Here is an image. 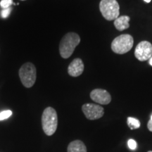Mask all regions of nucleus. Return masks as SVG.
Returning a JSON list of instances; mask_svg holds the SVG:
<instances>
[{"mask_svg":"<svg viewBox=\"0 0 152 152\" xmlns=\"http://www.w3.org/2000/svg\"><path fill=\"white\" fill-rule=\"evenodd\" d=\"M130 20V18L128 16H120L114 20V26L118 30L123 31L130 27V25H129Z\"/></svg>","mask_w":152,"mask_h":152,"instance_id":"10","label":"nucleus"},{"mask_svg":"<svg viewBox=\"0 0 152 152\" xmlns=\"http://www.w3.org/2000/svg\"><path fill=\"white\" fill-rule=\"evenodd\" d=\"M22 1H26V0H22Z\"/></svg>","mask_w":152,"mask_h":152,"instance_id":"22","label":"nucleus"},{"mask_svg":"<svg viewBox=\"0 0 152 152\" xmlns=\"http://www.w3.org/2000/svg\"><path fill=\"white\" fill-rule=\"evenodd\" d=\"M84 64L80 58H75L68 68V73L72 77H78L84 71Z\"/></svg>","mask_w":152,"mask_h":152,"instance_id":"9","label":"nucleus"},{"mask_svg":"<svg viewBox=\"0 0 152 152\" xmlns=\"http://www.w3.org/2000/svg\"><path fill=\"white\" fill-rule=\"evenodd\" d=\"M11 10H12L11 7H9V8L7 9H3L1 11V16L4 18H7L9 16V14H10Z\"/></svg>","mask_w":152,"mask_h":152,"instance_id":"15","label":"nucleus"},{"mask_svg":"<svg viewBox=\"0 0 152 152\" xmlns=\"http://www.w3.org/2000/svg\"><path fill=\"white\" fill-rule=\"evenodd\" d=\"M128 125L131 130L137 129L140 127V122L138 119L132 117L128 118Z\"/></svg>","mask_w":152,"mask_h":152,"instance_id":"12","label":"nucleus"},{"mask_svg":"<svg viewBox=\"0 0 152 152\" xmlns=\"http://www.w3.org/2000/svg\"><path fill=\"white\" fill-rule=\"evenodd\" d=\"M99 9L104 18L107 20H115L119 17L120 6L116 0H102Z\"/></svg>","mask_w":152,"mask_h":152,"instance_id":"4","label":"nucleus"},{"mask_svg":"<svg viewBox=\"0 0 152 152\" xmlns=\"http://www.w3.org/2000/svg\"><path fill=\"white\" fill-rule=\"evenodd\" d=\"M13 4V0H1L0 1V6L2 9H7L11 7Z\"/></svg>","mask_w":152,"mask_h":152,"instance_id":"14","label":"nucleus"},{"mask_svg":"<svg viewBox=\"0 0 152 152\" xmlns=\"http://www.w3.org/2000/svg\"><path fill=\"white\" fill-rule=\"evenodd\" d=\"M80 42V37L77 33H68L66 34L61 40L59 45V52L62 58H69Z\"/></svg>","mask_w":152,"mask_h":152,"instance_id":"1","label":"nucleus"},{"mask_svg":"<svg viewBox=\"0 0 152 152\" xmlns=\"http://www.w3.org/2000/svg\"><path fill=\"white\" fill-rule=\"evenodd\" d=\"M12 115V111L10 110H7V111H4L0 113V121H3V120L7 119L11 115Z\"/></svg>","mask_w":152,"mask_h":152,"instance_id":"13","label":"nucleus"},{"mask_svg":"<svg viewBox=\"0 0 152 152\" xmlns=\"http://www.w3.org/2000/svg\"><path fill=\"white\" fill-rule=\"evenodd\" d=\"M149 64L152 66V56L150 58V59H149Z\"/></svg>","mask_w":152,"mask_h":152,"instance_id":"18","label":"nucleus"},{"mask_svg":"<svg viewBox=\"0 0 152 152\" xmlns=\"http://www.w3.org/2000/svg\"><path fill=\"white\" fill-rule=\"evenodd\" d=\"M147 127H148V129H149V130L152 132V121H151V120H149V121L148 122Z\"/></svg>","mask_w":152,"mask_h":152,"instance_id":"17","label":"nucleus"},{"mask_svg":"<svg viewBox=\"0 0 152 152\" xmlns=\"http://www.w3.org/2000/svg\"><path fill=\"white\" fill-rule=\"evenodd\" d=\"M150 120H151V121H152V115H151V119H150Z\"/></svg>","mask_w":152,"mask_h":152,"instance_id":"20","label":"nucleus"},{"mask_svg":"<svg viewBox=\"0 0 152 152\" xmlns=\"http://www.w3.org/2000/svg\"><path fill=\"white\" fill-rule=\"evenodd\" d=\"M134 56L140 61L149 60L152 56V45L149 42L142 41L137 45Z\"/></svg>","mask_w":152,"mask_h":152,"instance_id":"6","label":"nucleus"},{"mask_svg":"<svg viewBox=\"0 0 152 152\" xmlns=\"http://www.w3.org/2000/svg\"><path fill=\"white\" fill-rule=\"evenodd\" d=\"M128 144L129 148H130V149L135 150L137 149V142H135V140H128Z\"/></svg>","mask_w":152,"mask_h":152,"instance_id":"16","label":"nucleus"},{"mask_svg":"<svg viewBox=\"0 0 152 152\" xmlns=\"http://www.w3.org/2000/svg\"><path fill=\"white\" fill-rule=\"evenodd\" d=\"M144 1L147 3H149L150 1H151V0H144Z\"/></svg>","mask_w":152,"mask_h":152,"instance_id":"19","label":"nucleus"},{"mask_svg":"<svg viewBox=\"0 0 152 152\" xmlns=\"http://www.w3.org/2000/svg\"><path fill=\"white\" fill-rule=\"evenodd\" d=\"M148 152H152V151H149Z\"/></svg>","mask_w":152,"mask_h":152,"instance_id":"21","label":"nucleus"},{"mask_svg":"<svg viewBox=\"0 0 152 152\" xmlns=\"http://www.w3.org/2000/svg\"><path fill=\"white\" fill-rule=\"evenodd\" d=\"M42 125L44 132L48 136L54 134L58 125L56 111L52 107H47L44 110L42 115Z\"/></svg>","mask_w":152,"mask_h":152,"instance_id":"2","label":"nucleus"},{"mask_svg":"<svg viewBox=\"0 0 152 152\" xmlns=\"http://www.w3.org/2000/svg\"><path fill=\"white\" fill-rule=\"evenodd\" d=\"M68 152H87L85 144L80 140H75L71 142L68 147Z\"/></svg>","mask_w":152,"mask_h":152,"instance_id":"11","label":"nucleus"},{"mask_svg":"<svg viewBox=\"0 0 152 152\" xmlns=\"http://www.w3.org/2000/svg\"><path fill=\"white\" fill-rule=\"evenodd\" d=\"M90 97L94 102L102 105L109 104L111 101V95L107 91L102 89H95L90 93Z\"/></svg>","mask_w":152,"mask_h":152,"instance_id":"8","label":"nucleus"},{"mask_svg":"<svg viewBox=\"0 0 152 152\" xmlns=\"http://www.w3.org/2000/svg\"><path fill=\"white\" fill-rule=\"evenodd\" d=\"M19 77L25 87L27 88L33 87L37 77V71L35 65L30 62L24 64L19 70Z\"/></svg>","mask_w":152,"mask_h":152,"instance_id":"3","label":"nucleus"},{"mask_svg":"<svg viewBox=\"0 0 152 152\" xmlns=\"http://www.w3.org/2000/svg\"><path fill=\"white\" fill-rule=\"evenodd\" d=\"M134 39L130 35L124 34L115 37L111 43V49L118 54H123L128 52L132 48Z\"/></svg>","mask_w":152,"mask_h":152,"instance_id":"5","label":"nucleus"},{"mask_svg":"<svg viewBox=\"0 0 152 152\" xmlns=\"http://www.w3.org/2000/svg\"><path fill=\"white\" fill-rule=\"evenodd\" d=\"M82 109L85 116L89 120L99 119L104 114V108L94 104H85L83 106Z\"/></svg>","mask_w":152,"mask_h":152,"instance_id":"7","label":"nucleus"}]
</instances>
